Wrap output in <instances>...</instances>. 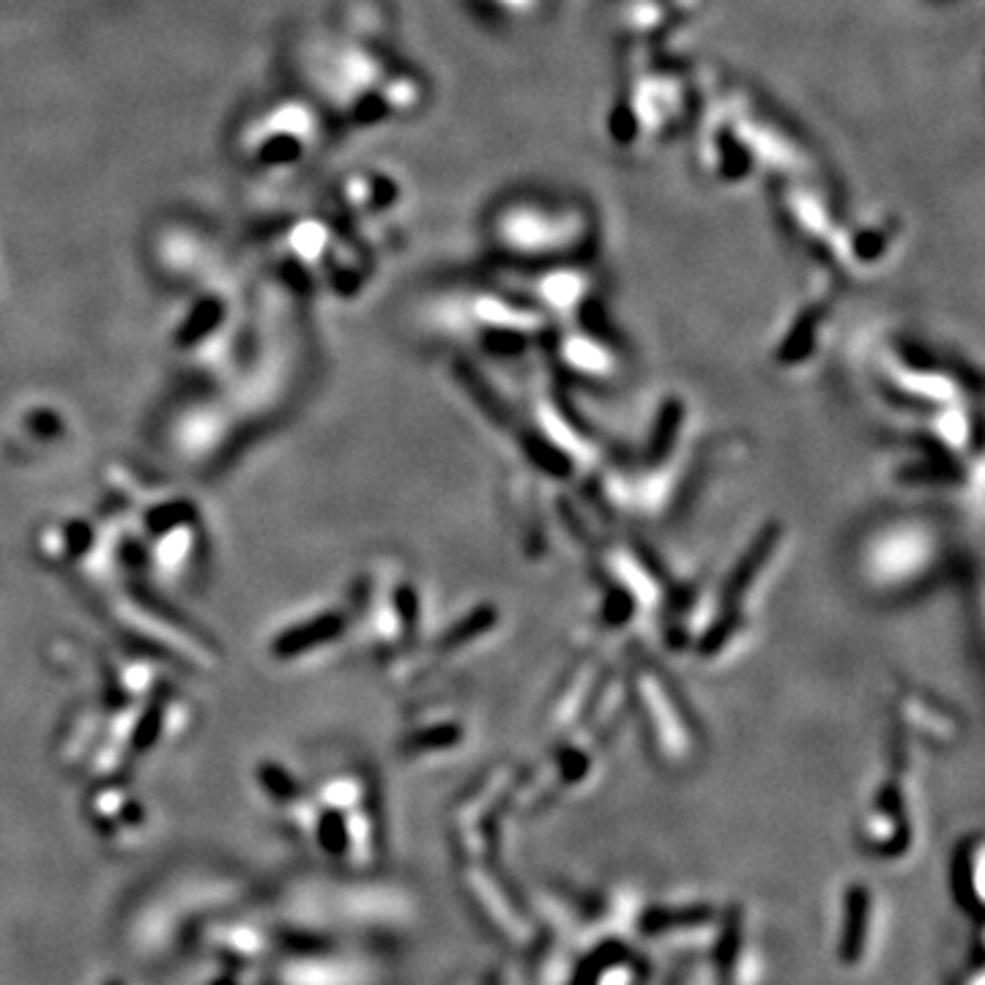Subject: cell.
Segmentation results:
<instances>
[{
  "instance_id": "1",
  "label": "cell",
  "mask_w": 985,
  "mask_h": 985,
  "mask_svg": "<svg viewBox=\"0 0 985 985\" xmlns=\"http://www.w3.org/2000/svg\"><path fill=\"white\" fill-rule=\"evenodd\" d=\"M589 208L548 195H515L490 217V236L501 252L526 260H559L591 239Z\"/></svg>"
}]
</instances>
